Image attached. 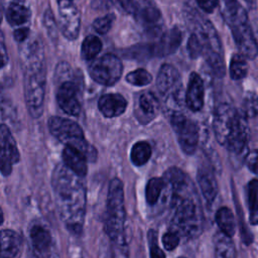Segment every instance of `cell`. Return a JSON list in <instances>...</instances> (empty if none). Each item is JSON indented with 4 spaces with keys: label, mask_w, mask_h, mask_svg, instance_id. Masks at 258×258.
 Segmentation results:
<instances>
[{
    "label": "cell",
    "mask_w": 258,
    "mask_h": 258,
    "mask_svg": "<svg viewBox=\"0 0 258 258\" xmlns=\"http://www.w3.org/2000/svg\"><path fill=\"white\" fill-rule=\"evenodd\" d=\"M169 188L170 206L173 210L169 230L179 237H198L204 227V218L197 190L187 175L177 167L168 168L162 177Z\"/></svg>",
    "instance_id": "1"
},
{
    "label": "cell",
    "mask_w": 258,
    "mask_h": 258,
    "mask_svg": "<svg viewBox=\"0 0 258 258\" xmlns=\"http://www.w3.org/2000/svg\"><path fill=\"white\" fill-rule=\"evenodd\" d=\"M51 185L61 221L71 233L80 234L86 215L85 182L63 163H59L53 169Z\"/></svg>",
    "instance_id": "2"
},
{
    "label": "cell",
    "mask_w": 258,
    "mask_h": 258,
    "mask_svg": "<svg viewBox=\"0 0 258 258\" xmlns=\"http://www.w3.org/2000/svg\"><path fill=\"white\" fill-rule=\"evenodd\" d=\"M195 13L191 16V24L194 31L202 44V55L206 58L214 73L222 78L225 75V62L222 42L213 26V24L205 17Z\"/></svg>",
    "instance_id": "3"
},
{
    "label": "cell",
    "mask_w": 258,
    "mask_h": 258,
    "mask_svg": "<svg viewBox=\"0 0 258 258\" xmlns=\"http://www.w3.org/2000/svg\"><path fill=\"white\" fill-rule=\"evenodd\" d=\"M125 206L123 183L119 178L110 181L104 218V229L111 242L125 239Z\"/></svg>",
    "instance_id": "4"
},
{
    "label": "cell",
    "mask_w": 258,
    "mask_h": 258,
    "mask_svg": "<svg viewBox=\"0 0 258 258\" xmlns=\"http://www.w3.org/2000/svg\"><path fill=\"white\" fill-rule=\"evenodd\" d=\"M48 129L50 133L66 146H71L82 152L87 160H96L97 150L86 141L83 130L77 122L71 119L52 116L48 120Z\"/></svg>",
    "instance_id": "5"
},
{
    "label": "cell",
    "mask_w": 258,
    "mask_h": 258,
    "mask_svg": "<svg viewBox=\"0 0 258 258\" xmlns=\"http://www.w3.org/2000/svg\"><path fill=\"white\" fill-rule=\"evenodd\" d=\"M24 96L30 115L33 118L41 116L45 94V63L23 66Z\"/></svg>",
    "instance_id": "6"
},
{
    "label": "cell",
    "mask_w": 258,
    "mask_h": 258,
    "mask_svg": "<svg viewBox=\"0 0 258 258\" xmlns=\"http://www.w3.org/2000/svg\"><path fill=\"white\" fill-rule=\"evenodd\" d=\"M89 74L98 84L112 86L119 81L122 75V62L115 54L106 53L92 61Z\"/></svg>",
    "instance_id": "7"
},
{
    "label": "cell",
    "mask_w": 258,
    "mask_h": 258,
    "mask_svg": "<svg viewBox=\"0 0 258 258\" xmlns=\"http://www.w3.org/2000/svg\"><path fill=\"white\" fill-rule=\"evenodd\" d=\"M170 123L176 133L182 151L189 155L195 153L199 143V129L197 124L181 111L170 115Z\"/></svg>",
    "instance_id": "8"
},
{
    "label": "cell",
    "mask_w": 258,
    "mask_h": 258,
    "mask_svg": "<svg viewBox=\"0 0 258 258\" xmlns=\"http://www.w3.org/2000/svg\"><path fill=\"white\" fill-rule=\"evenodd\" d=\"M127 11L134 15L147 33L153 36L161 33V14L151 0H130Z\"/></svg>",
    "instance_id": "9"
},
{
    "label": "cell",
    "mask_w": 258,
    "mask_h": 258,
    "mask_svg": "<svg viewBox=\"0 0 258 258\" xmlns=\"http://www.w3.org/2000/svg\"><path fill=\"white\" fill-rule=\"evenodd\" d=\"M20 155L16 142L9 128L0 125V172L4 176H8L13 168V165L19 161Z\"/></svg>",
    "instance_id": "10"
},
{
    "label": "cell",
    "mask_w": 258,
    "mask_h": 258,
    "mask_svg": "<svg viewBox=\"0 0 258 258\" xmlns=\"http://www.w3.org/2000/svg\"><path fill=\"white\" fill-rule=\"evenodd\" d=\"M237 112L238 111L228 103H222L216 109L213 127L217 141L223 146L226 145L231 135Z\"/></svg>",
    "instance_id": "11"
},
{
    "label": "cell",
    "mask_w": 258,
    "mask_h": 258,
    "mask_svg": "<svg viewBox=\"0 0 258 258\" xmlns=\"http://www.w3.org/2000/svg\"><path fill=\"white\" fill-rule=\"evenodd\" d=\"M59 24L62 34L70 40L79 36L81 15L73 0H57Z\"/></svg>",
    "instance_id": "12"
},
{
    "label": "cell",
    "mask_w": 258,
    "mask_h": 258,
    "mask_svg": "<svg viewBox=\"0 0 258 258\" xmlns=\"http://www.w3.org/2000/svg\"><path fill=\"white\" fill-rule=\"evenodd\" d=\"M249 138V127L247 118L244 113L237 112L236 121L231 132V135L225 145L228 150L234 155H241L248 143Z\"/></svg>",
    "instance_id": "13"
},
{
    "label": "cell",
    "mask_w": 258,
    "mask_h": 258,
    "mask_svg": "<svg viewBox=\"0 0 258 258\" xmlns=\"http://www.w3.org/2000/svg\"><path fill=\"white\" fill-rule=\"evenodd\" d=\"M78 92V87L73 81L63 82L58 87L56 101L60 109L68 115L77 116L81 112Z\"/></svg>",
    "instance_id": "14"
},
{
    "label": "cell",
    "mask_w": 258,
    "mask_h": 258,
    "mask_svg": "<svg viewBox=\"0 0 258 258\" xmlns=\"http://www.w3.org/2000/svg\"><path fill=\"white\" fill-rule=\"evenodd\" d=\"M29 236L35 256L37 258H50L52 238L48 229L42 224H34L29 229Z\"/></svg>",
    "instance_id": "15"
},
{
    "label": "cell",
    "mask_w": 258,
    "mask_h": 258,
    "mask_svg": "<svg viewBox=\"0 0 258 258\" xmlns=\"http://www.w3.org/2000/svg\"><path fill=\"white\" fill-rule=\"evenodd\" d=\"M234 40L241 52L247 58L254 59L257 55V42L249 23L231 29Z\"/></svg>",
    "instance_id": "16"
},
{
    "label": "cell",
    "mask_w": 258,
    "mask_h": 258,
    "mask_svg": "<svg viewBox=\"0 0 258 258\" xmlns=\"http://www.w3.org/2000/svg\"><path fill=\"white\" fill-rule=\"evenodd\" d=\"M221 13L231 29L248 23V14L238 0H223Z\"/></svg>",
    "instance_id": "17"
},
{
    "label": "cell",
    "mask_w": 258,
    "mask_h": 258,
    "mask_svg": "<svg viewBox=\"0 0 258 258\" xmlns=\"http://www.w3.org/2000/svg\"><path fill=\"white\" fill-rule=\"evenodd\" d=\"M204 84L197 73H191L188 80L184 101L187 108L194 112L200 111L204 106Z\"/></svg>",
    "instance_id": "18"
},
{
    "label": "cell",
    "mask_w": 258,
    "mask_h": 258,
    "mask_svg": "<svg viewBox=\"0 0 258 258\" xmlns=\"http://www.w3.org/2000/svg\"><path fill=\"white\" fill-rule=\"evenodd\" d=\"M197 179L205 200L208 204H212L218 194V183L213 169L208 165H203L198 170Z\"/></svg>",
    "instance_id": "19"
},
{
    "label": "cell",
    "mask_w": 258,
    "mask_h": 258,
    "mask_svg": "<svg viewBox=\"0 0 258 258\" xmlns=\"http://www.w3.org/2000/svg\"><path fill=\"white\" fill-rule=\"evenodd\" d=\"M127 107L125 98L120 94H106L99 100V110L107 118H113L124 113Z\"/></svg>",
    "instance_id": "20"
},
{
    "label": "cell",
    "mask_w": 258,
    "mask_h": 258,
    "mask_svg": "<svg viewBox=\"0 0 258 258\" xmlns=\"http://www.w3.org/2000/svg\"><path fill=\"white\" fill-rule=\"evenodd\" d=\"M181 32L178 27H173L161 34L159 41L153 46V53L159 56H165L173 53L181 42Z\"/></svg>",
    "instance_id": "21"
},
{
    "label": "cell",
    "mask_w": 258,
    "mask_h": 258,
    "mask_svg": "<svg viewBox=\"0 0 258 258\" xmlns=\"http://www.w3.org/2000/svg\"><path fill=\"white\" fill-rule=\"evenodd\" d=\"M22 247V239L12 230L0 231V258L16 257Z\"/></svg>",
    "instance_id": "22"
},
{
    "label": "cell",
    "mask_w": 258,
    "mask_h": 258,
    "mask_svg": "<svg viewBox=\"0 0 258 258\" xmlns=\"http://www.w3.org/2000/svg\"><path fill=\"white\" fill-rule=\"evenodd\" d=\"M62 161L63 164L77 175L84 177L87 174L88 160L79 150L71 146H64L62 150Z\"/></svg>",
    "instance_id": "23"
},
{
    "label": "cell",
    "mask_w": 258,
    "mask_h": 258,
    "mask_svg": "<svg viewBox=\"0 0 258 258\" xmlns=\"http://www.w3.org/2000/svg\"><path fill=\"white\" fill-rule=\"evenodd\" d=\"M178 84H180L179 77L175 68L168 63L163 64L160 68L157 75V79H156V86L158 91L163 96H165L172 89H174Z\"/></svg>",
    "instance_id": "24"
},
{
    "label": "cell",
    "mask_w": 258,
    "mask_h": 258,
    "mask_svg": "<svg viewBox=\"0 0 258 258\" xmlns=\"http://www.w3.org/2000/svg\"><path fill=\"white\" fill-rule=\"evenodd\" d=\"M159 110V101L156 96L150 92L142 94L138 99L137 116L146 123L154 118Z\"/></svg>",
    "instance_id": "25"
},
{
    "label": "cell",
    "mask_w": 258,
    "mask_h": 258,
    "mask_svg": "<svg viewBox=\"0 0 258 258\" xmlns=\"http://www.w3.org/2000/svg\"><path fill=\"white\" fill-rule=\"evenodd\" d=\"M215 258H237V250L231 237L217 232L214 237Z\"/></svg>",
    "instance_id": "26"
},
{
    "label": "cell",
    "mask_w": 258,
    "mask_h": 258,
    "mask_svg": "<svg viewBox=\"0 0 258 258\" xmlns=\"http://www.w3.org/2000/svg\"><path fill=\"white\" fill-rule=\"evenodd\" d=\"M216 223L220 228V232L228 237H233L236 232V222L233 212L226 207L220 208L216 213Z\"/></svg>",
    "instance_id": "27"
},
{
    "label": "cell",
    "mask_w": 258,
    "mask_h": 258,
    "mask_svg": "<svg viewBox=\"0 0 258 258\" xmlns=\"http://www.w3.org/2000/svg\"><path fill=\"white\" fill-rule=\"evenodd\" d=\"M257 194H258V181L252 179L247 185V204L249 210L250 223L256 225L258 222V207H257Z\"/></svg>",
    "instance_id": "28"
},
{
    "label": "cell",
    "mask_w": 258,
    "mask_h": 258,
    "mask_svg": "<svg viewBox=\"0 0 258 258\" xmlns=\"http://www.w3.org/2000/svg\"><path fill=\"white\" fill-rule=\"evenodd\" d=\"M151 156V147L145 141L136 142L130 152V159L136 166L144 165Z\"/></svg>",
    "instance_id": "29"
},
{
    "label": "cell",
    "mask_w": 258,
    "mask_h": 258,
    "mask_svg": "<svg viewBox=\"0 0 258 258\" xmlns=\"http://www.w3.org/2000/svg\"><path fill=\"white\" fill-rule=\"evenodd\" d=\"M101 49H102V42L100 38L95 35H89L83 41L81 54L85 60L92 61L100 53Z\"/></svg>",
    "instance_id": "30"
},
{
    "label": "cell",
    "mask_w": 258,
    "mask_h": 258,
    "mask_svg": "<svg viewBox=\"0 0 258 258\" xmlns=\"http://www.w3.org/2000/svg\"><path fill=\"white\" fill-rule=\"evenodd\" d=\"M30 17L29 10L20 4L12 3L6 11V18L12 25H21L28 21Z\"/></svg>",
    "instance_id": "31"
},
{
    "label": "cell",
    "mask_w": 258,
    "mask_h": 258,
    "mask_svg": "<svg viewBox=\"0 0 258 258\" xmlns=\"http://www.w3.org/2000/svg\"><path fill=\"white\" fill-rule=\"evenodd\" d=\"M165 188V183L162 177H152L148 180L145 188V199L149 206H154L162 190Z\"/></svg>",
    "instance_id": "32"
},
{
    "label": "cell",
    "mask_w": 258,
    "mask_h": 258,
    "mask_svg": "<svg viewBox=\"0 0 258 258\" xmlns=\"http://www.w3.org/2000/svg\"><path fill=\"white\" fill-rule=\"evenodd\" d=\"M230 76L233 80L238 81L246 77L248 72V63L246 57L241 53H236L232 56L230 61Z\"/></svg>",
    "instance_id": "33"
},
{
    "label": "cell",
    "mask_w": 258,
    "mask_h": 258,
    "mask_svg": "<svg viewBox=\"0 0 258 258\" xmlns=\"http://www.w3.org/2000/svg\"><path fill=\"white\" fill-rule=\"evenodd\" d=\"M126 81L133 86L142 87L148 85L152 81V77L147 71L143 69H137L126 76Z\"/></svg>",
    "instance_id": "34"
},
{
    "label": "cell",
    "mask_w": 258,
    "mask_h": 258,
    "mask_svg": "<svg viewBox=\"0 0 258 258\" xmlns=\"http://www.w3.org/2000/svg\"><path fill=\"white\" fill-rule=\"evenodd\" d=\"M114 19H115V15L112 14V13H109L107 15H104L102 17L97 18L93 22V27L98 33L105 34L111 29V27L113 25V22H114Z\"/></svg>",
    "instance_id": "35"
},
{
    "label": "cell",
    "mask_w": 258,
    "mask_h": 258,
    "mask_svg": "<svg viewBox=\"0 0 258 258\" xmlns=\"http://www.w3.org/2000/svg\"><path fill=\"white\" fill-rule=\"evenodd\" d=\"M148 246L150 258H165L163 251L158 246L157 233L154 230L148 232Z\"/></svg>",
    "instance_id": "36"
},
{
    "label": "cell",
    "mask_w": 258,
    "mask_h": 258,
    "mask_svg": "<svg viewBox=\"0 0 258 258\" xmlns=\"http://www.w3.org/2000/svg\"><path fill=\"white\" fill-rule=\"evenodd\" d=\"M43 23H44V26L46 28V31H47L48 35L52 39H55L57 37V28H56V23H55L54 16H53V14L50 10L45 11L44 17H43Z\"/></svg>",
    "instance_id": "37"
},
{
    "label": "cell",
    "mask_w": 258,
    "mask_h": 258,
    "mask_svg": "<svg viewBox=\"0 0 258 258\" xmlns=\"http://www.w3.org/2000/svg\"><path fill=\"white\" fill-rule=\"evenodd\" d=\"M179 239H180V237L174 231L168 230L162 236L163 247L168 251H172L173 249H175L177 247V245L179 243Z\"/></svg>",
    "instance_id": "38"
},
{
    "label": "cell",
    "mask_w": 258,
    "mask_h": 258,
    "mask_svg": "<svg viewBox=\"0 0 258 258\" xmlns=\"http://www.w3.org/2000/svg\"><path fill=\"white\" fill-rule=\"evenodd\" d=\"M187 51L191 58H197L200 55H202V44L200 42L199 37L195 33H191V35L188 38Z\"/></svg>",
    "instance_id": "39"
},
{
    "label": "cell",
    "mask_w": 258,
    "mask_h": 258,
    "mask_svg": "<svg viewBox=\"0 0 258 258\" xmlns=\"http://www.w3.org/2000/svg\"><path fill=\"white\" fill-rule=\"evenodd\" d=\"M113 258H128V245L126 239L112 242Z\"/></svg>",
    "instance_id": "40"
},
{
    "label": "cell",
    "mask_w": 258,
    "mask_h": 258,
    "mask_svg": "<svg viewBox=\"0 0 258 258\" xmlns=\"http://www.w3.org/2000/svg\"><path fill=\"white\" fill-rule=\"evenodd\" d=\"M56 75L58 77V79H60L63 83V82H67V81H71L69 79V77L71 76V67L69 66V63L67 62H60L58 66H57V69H56Z\"/></svg>",
    "instance_id": "41"
},
{
    "label": "cell",
    "mask_w": 258,
    "mask_h": 258,
    "mask_svg": "<svg viewBox=\"0 0 258 258\" xmlns=\"http://www.w3.org/2000/svg\"><path fill=\"white\" fill-rule=\"evenodd\" d=\"M201 9L206 12H213L219 4V0H196Z\"/></svg>",
    "instance_id": "42"
},
{
    "label": "cell",
    "mask_w": 258,
    "mask_h": 258,
    "mask_svg": "<svg viewBox=\"0 0 258 258\" xmlns=\"http://www.w3.org/2000/svg\"><path fill=\"white\" fill-rule=\"evenodd\" d=\"M246 164L249 170L253 173H257V152L252 151L246 156Z\"/></svg>",
    "instance_id": "43"
},
{
    "label": "cell",
    "mask_w": 258,
    "mask_h": 258,
    "mask_svg": "<svg viewBox=\"0 0 258 258\" xmlns=\"http://www.w3.org/2000/svg\"><path fill=\"white\" fill-rule=\"evenodd\" d=\"M246 113L248 116H255L257 113V101H256V97L253 96L252 98L250 97V99H248L246 101Z\"/></svg>",
    "instance_id": "44"
},
{
    "label": "cell",
    "mask_w": 258,
    "mask_h": 258,
    "mask_svg": "<svg viewBox=\"0 0 258 258\" xmlns=\"http://www.w3.org/2000/svg\"><path fill=\"white\" fill-rule=\"evenodd\" d=\"M29 35V29L27 27H21V28H18L17 30H15L14 32V37L17 41L19 42H23L27 39Z\"/></svg>",
    "instance_id": "45"
},
{
    "label": "cell",
    "mask_w": 258,
    "mask_h": 258,
    "mask_svg": "<svg viewBox=\"0 0 258 258\" xmlns=\"http://www.w3.org/2000/svg\"><path fill=\"white\" fill-rule=\"evenodd\" d=\"M5 63H6V56H5V53L0 48V69L3 68Z\"/></svg>",
    "instance_id": "46"
},
{
    "label": "cell",
    "mask_w": 258,
    "mask_h": 258,
    "mask_svg": "<svg viewBox=\"0 0 258 258\" xmlns=\"http://www.w3.org/2000/svg\"><path fill=\"white\" fill-rule=\"evenodd\" d=\"M129 1L130 0H119V2L121 3V5L123 6V8L125 10H128V7H129Z\"/></svg>",
    "instance_id": "47"
},
{
    "label": "cell",
    "mask_w": 258,
    "mask_h": 258,
    "mask_svg": "<svg viewBox=\"0 0 258 258\" xmlns=\"http://www.w3.org/2000/svg\"><path fill=\"white\" fill-rule=\"evenodd\" d=\"M3 221H4V216H3V212H2V210L0 208V225L3 223Z\"/></svg>",
    "instance_id": "48"
},
{
    "label": "cell",
    "mask_w": 258,
    "mask_h": 258,
    "mask_svg": "<svg viewBox=\"0 0 258 258\" xmlns=\"http://www.w3.org/2000/svg\"><path fill=\"white\" fill-rule=\"evenodd\" d=\"M2 16H3V13H2V7L0 5V23H1V20H2Z\"/></svg>",
    "instance_id": "49"
},
{
    "label": "cell",
    "mask_w": 258,
    "mask_h": 258,
    "mask_svg": "<svg viewBox=\"0 0 258 258\" xmlns=\"http://www.w3.org/2000/svg\"><path fill=\"white\" fill-rule=\"evenodd\" d=\"M178 258H185V257H178Z\"/></svg>",
    "instance_id": "50"
}]
</instances>
